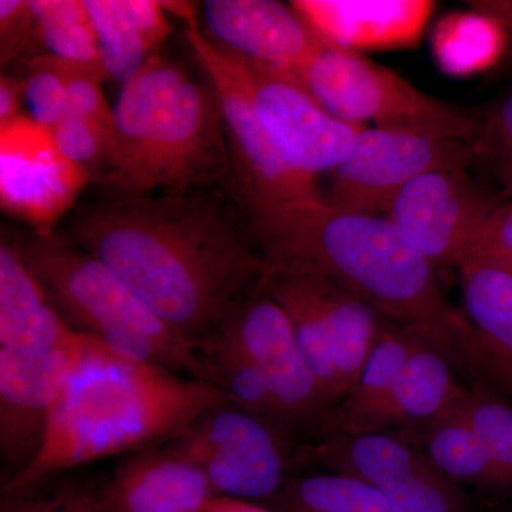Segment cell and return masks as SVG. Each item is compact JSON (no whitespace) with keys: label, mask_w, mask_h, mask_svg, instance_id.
<instances>
[{"label":"cell","mask_w":512,"mask_h":512,"mask_svg":"<svg viewBox=\"0 0 512 512\" xmlns=\"http://www.w3.org/2000/svg\"><path fill=\"white\" fill-rule=\"evenodd\" d=\"M463 409L477 431L504 488H512V409L484 387L467 389Z\"/></svg>","instance_id":"cell-30"},{"label":"cell","mask_w":512,"mask_h":512,"mask_svg":"<svg viewBox=\"0 0 512 512\" xmlns=\"http://www.w3.org/2000/svg\"><path fill=\"white\" fill-rule=\"evenodd\" d=\"M282 72V70H279ZM285 73L301 84L329 113L349 123L417 131L471 144L478 121L463 110L420 92L387 67L355 50L319 46L298 67Z\"/></svg>","instance_id":"cell-6"},{"label":"cell","mask_w":512,"mask_h":512,"mask_svg":"<svg viewBox=\"0 0 512 512\" xmlns=\"http://www.w3.org/2000/svg\"><path fill=\"white\" fill-rule=\"evenodd\" d=\"M39 43L29 0H0V62L2 66L29 53Z\"/></svg>","instance_id":"cell-35"},{"label":"cell","mask_w":512,"mask_h":512,"mask_svg":"<svg viewBox=\"0 0 512 512\" xmlns=\"http://www.w3.org/2000/svg\"><path fill=\"white\" fill-rule=\"evenodd\" d=\"M86 336L67 325L45 286L2 235L0 242V348L18 352L74 348Z\"/></svg>","instance_id":"cell-18"},{"label":"cell","mask_w":512,"mask_h":512,"mask_svg":"<svg viewBox=\"0 0 512 512\" xmlns=\"http://www.w3.org/2000/svg\"><path fill=\"white\" fill-rule=\"evenodd\" d=\"M92 177L57 150L50 128L19 116L0 127V202L3 211L25 221L33 232L55 227Z\"/></svg>","instance_id":"cell-12"},{"label":"cell","mask_w":512,"mask_h":512,"mask_svg":"<svg viewBox=\"0 0 512 512\" xmlns=\"http://www.w3.org/2000/svg\"><path fill=\"white\" fill-rule=\"evenodd\" d=\"M197 352L205 382L217 387L229 403L286 429L265 376L237 343L212 332L197 343Z\"/></svg>","instance_id":"cell-25"},{"label":"cell","mask_w":512,"mask_h":512,"mask_svg":"<svg viewBox=\"0 0 512 512\" xmlns=\"http://www.w3.org/2000/svg\"><path fill=\"white\" fill-rule=\"evenodd\" d=\"M504 180L505 194L512 198V163L507 164V167H505Z\"/></svg>","instance_id":"cell-41"},{"label":"cell","mask_w":512,"mask_h":512,"mask_svg":"<svg viewBox=\"0 0 512 512\" xmlns=\"http://www.w3.org/2000/svg\"><path fill=\"white\" fill-rule=\"evenodd\" d=\"M266 262L315 269L383 318L427 330L463 366H483L476 333L441 292L436 266L389 218L333 207L325 198L245 212Z\"/></svg>","instance_id":"cell-2"},{"label":"cell","mask_w":512,"mask_h":512,"mask_svg":"<svg viewBox=\"0 0 512 512\" xmlns=\"http://www.w3.org/2000/svg\"><path fill=\"white\" fill-rule=\"evenodd\" d=\"M437 62L450 74L467 76L494 66L507 47V26L481 12L446 16L433 37Z\"/></svg>","instance_id":"cell-26"},{"label":"cell","mask_w":512,"mask_h":512,"mask_svg":"<svg viewBox=\"0 0 512 512\" xmlns=\"http://www.w3.org/2000/svg\"><path fill=\"white\" fill-rule=\"evenodd\" d=\"M474 156L503 158L512 163V93L483 121L471 141Z\"/></svg>","instance_id":"cell-37"},{"label":"cell","mask_w":512,"mask_h":512,"mask_svg":"<svg viewBox=\"0 0 512 512\" xmlns=\"http://www.w3.org/2000/svg\"><path fill=\"white\" fill-rule=\"evenodd\" d=\"M245 63L256 113L282 160L313 181L335 170L366 126L333 116L274 67L249 59Z\"/></svg>","instance_id":"cell-11"},{"label":"cell","mask_w":512,"mask_h":512,"mask_svg":"<svg viewBox=\"0 0 512 512\" xmlns=\"http://www.w3.org/2000/svg\"><path fill=\"white\" fill-rule=\"evenodd\" d=\"M298 443L291 431L225 400L164 446L200 468L217 495L269 501L291 478Z\"/></svg>","instance_id":"cell-8"},{"label":"cell","mask_w":512,"mask_h":512,"mask_svg":"<svg viewBox=\"0 0 512 512\" xmlns=\"http://www.w3.org/2000/svg\"><path fill=\"white\" fill-rule=\"evenodd\" d=\"M474 158L473 148L463 140L366 127L332 171L325 201L346 211L384 215L393 198L416 178L433 171L466 170Z\"/></svg>","instance_id":"cell-10"},{"label":"cell","mask_w":512,"mask_h":512,"mask_svg":"<svg viewBox=\"0 0 512 512\" xmlns=\"http://www.w3.org/2000/svg\"><path fill=\"white\" fill-rule=\"evenodd\" d=\"M50 131L60 154L86 171L93 181L99 180L106 173L113 150L114 133L92 120L80 117H64Z\"/></svg>","instance_id":"cell-33"},{"label":"cell","mask_w":512,"mask_h":512,"mask_svg":"<svg viewBox=\"0 0 512 512\" xmlns=\"http://www.w3.org/2000/svg\"><path fill=\"white\" fill-rule=\"evenodd\" d=\"M207 512H276L271 508L252 503V501L238 500V498L218 497L214 498Z\"/></svg>","instance_id":"cell-39"},{"label":"cell","mask_w":512,"mask_h":512,"mask_svg":"<svg viewBox=\"0 0 512 512\" xmlns=\"http://www.w3.org/2000/svg\"><path fill=\"white\" fill-rule=\"evenodd\" d=\"M100 495L106 512H207L218 497L200 468L165 446L121 461Z\"/></svg>","instance_id":"cell-16"},{"label":"cell","mask_w":512,"mask_h":512,"mask_svg":"<svg viewBox=\"0 0 512 512\" xmlns=\"http://www.w3.org/2000/svg\"><path fill=\"white\" fill-rule=\"evenodd\" d=\"M474 9L488 13L504 23L505 26H512V2H476Z\"/></svg>","instance_id":"cell-40"},{"label":"cell","mask_w":512,"mask_h":512,"mask_svg":"<svg viewBox=\"0 0 512 512\" xmlns=\"http://www.w3.org/2000/svg\"><path fill=\"white\" fill-rule=\"evenodd\" d=\"M497 205L474 185L466 170H441L407 184L384 217L434 266H460Z\"/></svg>","instance_id":"cell-13"},{"label":"cell","mask_w":512,"mask_h":512,"mask_svg":"<svg viewBox=\"0 0 512 512\" xmlns=\"http://www.w3.org/2000/svg\"><path fill=\"white\" fill-rule=\"evenodd\" d=\"M114 144L96 181L103 198L184 195L232 178L220 101L210 83L156 55L121 87Z\"/></svg>","instance_id":"cell-4"},{"label":"cell","mask_w":512,"mask_h":512,"mask_svg":"<svg viewBox=\"0 0 512 512\" xmlns=\"http://www.w3.org/2000/svg\"><path fill=\"white\" fill-rule=\"evenodd\" d=\"M107 76L127 83L173 32L165 2L84 0Z\"/></svg>","instance_id":"cell-21"},{"label":"cell","mask_w":512,"mask_h":512,"mask_svg":"<svg viewBox=\"0 0 512 512\" xmlns=\"http://www.w3.org/2000/svg\"><path fill=\"white\" fill-rule=\"evenodd\" d=\"M266 504L276 512H393L380 488L333 473L291 477Z\"/></svg>","instance_id":"cell-27"},{"label":"cell","mask_w":512,"mask_h":512,"mask_svg":"<svg viewBox=\"0 0 512 512\" xmlns=\"http://www.w3.org/2000/svg\"><path fill=\"white\" fill-rule=\"evenodd\" d=\"M107 77L109 76L100 70H80L70 80L64 117L92 120L114 133V110L107 103L101 89V83Z\"/></svg>","instance_id":"cell-34"},{"label":"cell","mask_w":512,"mask_h":512,"mask_svg":"<svg viewBox=\"0 0 512 512\" xmlns=\"http://www.w3.org/2000/svg\"><path fill=\"white\" fill-rule=\"evenodd\" d=\"M83 69L92 67L67 62L49 53L29 57L25 100L36 123L52 130L63 120L70 80Z\"/></svg>","instance_id":"cell-29"},{"label":"cell","mask_w":512,"mask_h":512,"mask_svg":"<svg viewBox=\"0 0 512 512\" xmlns=\"http://www.w3.org/2000/svg\"><path fill=\"white\" fill-rule=\"evenodd\" d=\"M63 237L110 266L151 312L195 343L266 269L251 232L207 190L101 198L76 211Z\"/></svg>","instance_id":"cell-1"},{"label":"cell","mask_w":512,"mask_h":512,"mask_svg":"<svg viewBox=\"0 0 512 512\" xmlns=\"http://www.w3.org/2000/svg\"><path fill=\"white\" fill-rule=\"evenodd\" d=\"M60 476L43 478L15 493H2L0 512H106L101 487Z\"/></svg>","instance_id":"cell-31"},{"label":"cell","mask_w":512,"mask_h":512,"mask_svg":"<svg viewBox=\"0 0 512 512\" xmlns=\"http://www.w3.org/2000/svg\"><path fill=\"white\" fill-rule=\"evenodd\" d=\"M458 269L463 315L476 333L484 367L512 390V268L467 261Z\"/></svg>","instance_id":"cell-23"},{"label":"cell","mask_w":512,"mask_h":512,"mask_svg":"<svg viewBox=\"0 0 512 512\" xmlns=\"http://www.w3.org/2000/svg\"><path fill=\"white\" fill-rule=\"evenodd\" d=\"M3 235L70 328L117 356L205 382L197 343L151 312L110 266L63 235Z\"/></svg>","instance_id":"cell-5"},{"label":"cell","mask_w":512,"mask_h":512,"mask_svg":"<svg viewBox=\"0 0 512 512\" xmlns=\"http://www.w3.org/2000/svg\"><path fill=\"white\" fill-rule=\"evenodd\" d=\"M461 402L424 429L403 436L416 444L430 466L448 480L457 484L504 488L487 448L467 419Z\"/></svg>","instance_id":"cell-24"},{"label":"cell","mask_w":512,"mask_h":512,"mask_svg":"<svg viewBox=\"0 0 512 512\" xmlns=\"http://www.w3.org/2000/svg\"><path fill=\"white\" fill-rule=\"evenodd\" d=\"M426 339L441 343L427 330L389 322L352 389L330 410L315 437L335 431H382L384 410L394 384L407 359Z\"/></svg>","instance_id":"cell-20"},{"label":"cell","mask_w":512,"mask_h":512,"mask_svg":"<svg viewBox=\"0 0 512 512\" xmlns=\"http://www.w3.org/2000/svg\"><path fill=\"white\" fill-rule=\"evenodd\" d=\"M185 37L220 101L232 178V198L245 212L319 198L316 181L293 171L266 136L254 101L245 57L218 45L201 29L197 13L185 20Z\"/></svg>","instance_id":"cell-7"},{"label":"cell","mask_w":512,"mask_h":512,"mask_svg":"<svg viewBox=\"0 0 512 512\" xmlns=\"http://www.w3.org/2000/svg\"><path fill=\"white\" fill-rule=\"evenodd\" d=\"M467 261L493 262L512 268V201L494 208L464 259Z\"/></svg>","instance_id":"cell-36"},{"label":"cell","mask_w":512,"mask_h":512,"mask_svg":"<svg viewBox=\"0 0 512 512\" xmlns=\"http://www.w3.org/2000/svg\"><path fill=\"white\" fill-rule=\"evenodd\" d=\"M313 32L343 49H400L419 42L436 3L427 0H295Z\"/></svg>","instance_id":"cell-17"},{"label":"cell","mask_w":512,"mask_h":512,"mask_svg":"<svg viewBox=\"0 0 512 512\" xmlns=\"http://www.w3.org/2000/svg\"><path fill=\"white\" fill-rule=\"evenodd\" d=\"M225 400L210 383L117 356L89 338L42 451L32 466L3 483L2 493L103 458L164 446Z\"/></svg>","instance_id":"cell-3"},{"label":"cell","mask_w":512,"mask_h":512,"mask_svg":"<svg viewBox=\"0 0 512 512\" xmlns=\"http://www.w3.org/2000/svg\"><path fill=\"white\" fill-rule=\"evenodd\" d=\"M457 360L441 343L426 339L414 350L394 384L384 410L382 431L417 433L453 409L466 396L458 383Z\"/></svg>","instance_id":"cell-22"},{"label":"cell","mask_w":512,"mask_h":512,"mask_svg":"<svg viewBox=\"0 0 512 512\" xmlns=\"http://www.w3.org/2000/svg\"><path fill=\"white\" fill-rule=\"evenodd\" d=\"M295 461L296 466L322 467L380 490L430 467L420 448L397 431H335L299 440Z\"/></svg>","instance_id":"cell-19"},{"label":"cell","mask_w":512,"mask_h":512,"mask_svg":"<svg viewBox=\"0 0 512 512\" xmlns=\"http://www.w3.org/2000/svg\"><path fill=\"white\" fill-rule=\"evenodd\" d=\"M205 33L252 62L289 72L305 62L320 37L292 5L275 0H207Z\"/></svg>","instance_id":"cell-15"},{"label":"cell","mask_w":512,"mask_h":512,"mask_svg":"<svg viewBox=\"0 0 512 512\" xmlns=\"http://www.w3.org/2000/svg\"><path fill=\"white\" fill-rule=\"evenodd\" d=\"M29 2L35 15L37 40L49 55L106 72L96 30L84 0Z\"/></svg>","instance_id":"cell-28"},{"label":"cell","mask_w":512,"mask_h":512,"mask_svg":"<svg viewBox=\"0 0 512 512\" xmlns=\"http://www.w3.org/2000/svg\"><path fill=\"white\" fill-rule=\"evenodd\" d=\"M87 340L46 352L0 348V457L9 473L6 481L32 466L42 451L56 404Z\"/></svg>","instance_id":"cell-14"},{"label":"cell","mask_w":512,"mask_h":512,"mask_svg":"<svg viewBox=\"0 0 512 512\" xmlns=\"http://www.w3.org/2000/svg\"><path fill=\"white\" fill-rule=\"evenodd\" d=\"M382 491L393 512H476L458 484L431 466Z\"/></svg>","instance_id":"cell-32"},{"label":"cell","mask_w":512,"mask_h":512,"mask_svg":"<svg viewBox=\"0 0 512 512\" xmlns=\"http://www.w3.org/2000/svg\"><path fill=\"white\" fill-rule=\"evenodd\" d=\"M214 332L237 343L261 370L286 429L299 440L315 437L333 407L278 302L256 285L232 303Z\"/></svg>","instance_id":"cell-9"},{"label":"cell","mask_w":512,"mask_h":512,"mask_svg":"<svg viewBox=\"0 0 512 512\" xmlns=\"http://www.w3.org/2000/svg\"><path fill=\"white\" fill-rule=\"evenodd\" d=\"M25 79L2 74L0 77V127L18 119L22 100L25 99Z\"/></svg>","instance_id":"cell-38"}]
</instances>
